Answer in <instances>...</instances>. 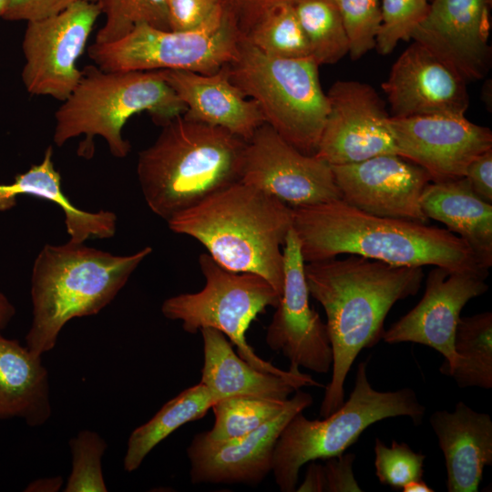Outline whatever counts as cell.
Masks as SVG:
<instances>
[{"instance_id": "obj_1", "label": "cell", "mask_w": 492, "mask_h": 492, "mask_svg": "<svg viewBox=\"0 0 492 492\" xmlns=\"http://www.w3.org/2000/svg\"><path fill=\"white\" fill-rule=\"evenodd\" d=\"M304 275L309 294L325 312L333 350L332 378L320 406L324 418L343 404L347 374L359 353L383 338L390 309L417 293L424 270L350 254L306 262Z\"/></svg>"}, {"instance_id": "obj_2", "label": "cell", "mask_w": 492, "mask_h": 492, "mask_svg": "<svg viewBox=\"0 0 492 492\" xmlns=\"http://www.w3.org/2000/svg\"><path fill=\"white\" fill-rule=\"evenodd\" d=\"M292 210V229L305 263L348 253L400 266L486 270L468 245L448 230L374 216L343 200Z\"/></svg>"}, {"instance_id": "obj_3", "label": "cell", "mask_w": 492, "mask_h": 492, "mask_svg": "<svg viewBox=\"0 0 492 492\" xmlns=\"http://www.w3.org/2000/svg\"><path fill=\"white\" fill-rule=\"evenodd\" d=\"M292 208L241 181L167 220L169 229L200 242L221 267L266 279L280 294L283 246Z\"/></svg>"}, {"instance_id": "obj_4", "label": "cell", "mask_w": 492, "mask_h": 492, "mask_svg": "<svg viewBox=\"0 0 492 492\" xmlns=\"http://www.w3.org/2000/svg\"><path fill=\"white\" fill-rule=\"evenodd\" d=\"M246 140L179 116L138 154L137 174L147 205L169 220L241 180Z\"/></svg>"}, {"instance_id": "obj_5", "label": "cell", "mask_w": 492, "mask_h": 492, "mask_svg": "<svg viewBox=\"0 0 492 492\" xmlns=\"http://www.w3.org/2000/svg\"><path fill=\"white\" fill-rule=\"evenodd\" d=\"M151 252L148 246L130 255H114L71 241L45 245L32 269L26 346L41 355L51 351L67 322L108 306Z\"/></svg>"}, {"instance_id": "obj_6", "label": "cell", "mask_w": 492, "mask_h": 492, "mask_svg": "<svg viewBox=\"0 0 492 492\" xmlns=\"http://www.w3.org/2000/svg\"><path fill=\"white\" fill-rule=\"evenodd\" d=\"M55 113L53 141L62 147L84 135L77 154L89 159L94 153V138H103L110 153L123 159L130 143L122 130L134 115L147 112L161 127L183 115L187 108L160 70L104 71L87 66L83 77Z\"/></svg>"}, {"instance_id": "obj_7", "label": "cell", "mask_w": 492, "mask_h": 492, "mask_svg": "<svg viewBox=\"0 0 492 492\" xmlns=\"http://www.w3.org/2000/svg\"><path fill=\"white\" fill-rule=\"evenodd\" d=\"M231 81L256 101L265 123L306 155H314L329 111L319 65L312 56H268L244 36L227 64Z\"/></svg>"}, {"instance_id": "obj_8", "label": "cell", "mask_w": 492, "mask_h": 492, "mask_svg": "<svg viewBox=\"0 0 492 492\" xmlns=\"http://www.w3.org/2000/svg\"><path fill=\"white\" fill-rule=\"evenodd\" d=\"M425 407L414 390L381 392L370 384L366 363L358 364L348 400L323 420L296 414L282 430L273 451L272 472L282 492L296 490L301 467L316 459L341 456L371 425L389 417L408 416L422 423Z\"/></svg>"}, {"instance_id": "obj_9", "label": "cell", "mask_w": 492, "mask_h": 492, "mask_svg": "<svg viewBox=\"0 0 492 492\" xmlns=\"http://www.w3.org/2000/svg\"><path fill=\"white\" fill-rule=\"evenodd\" d=\"M204 287L196 292L180 293L166 299L162 314L180 321L182 328L196 333L204 328L221 332L239 355L254 368L288 379L302 382L306 386L323 385L300 370H282L257 355L246 340L251 323L267 307H276L280 294L263 277L251 272H238L219 265L207 253L199 257Z\"/></svg>"}, {"instance_id": "obj_10", "label": "cell", "mask_w": 492, "mask_h": 492, "mask_svg": "<svg viewBox=\"0 0 492 492\" xmlns=\"http://www.w3.org/2000/svg\"><path fill=\"white\" fill-rule=\"evenodd\" d=\"M243 30L227 0L199 27L163 30L146 24L109 43H93L90 59L104 71L185 70L212 75L231 62Z\"/></svg>"}, {"instance_id": "obj_11", "label": "cell", "mask_w": 492, "mask_h": 492, "mask_svg": "<svg viewBox=\"0 0 492 492\" xmlns=\"http://www.w3.org/2000/svg\"><path fill=\"white\" fill-rule=\"evenodd\" d=\"M102 15L97 2L79 1L63 11L26 22L21 73L26 91L64 101L83 77L77 63Z\"/></svg>"}, {"instance_id": "obj_12", "label": "cell", "mask_w": 492, "mask_h": 492, "mask_svg": "<svg viewBox=\"0 0 492 492\" xmlns=\"http://www.w3.org/2000/svg\"><path fill=\"white\" fill-rule=\"evenodd\" d=\"M240 181L292 208L342 200L332 166L299 151L267 123L246 142Z\"/></svg>"}, {"instance_id": "obj_13", "label": "cell", "mask_w": 492, "mask_h": 492, "mask_svg": "<svg viewBox=\"0 0 492 492\" xmlns=\"http://www.w3.org/2000/svg\"><path fill=\"white\" fill-rule=\"evenodd\" d=\"M329 111L315 156L331 166L399 155L390 116L374 87L354 80L335 81L326 94Z\"/></svg>"}, {"instance_id": "obj_14", "label": "cell", "mask_w": 492, "mask_h": 492, "mask_svg": "<svg viewBox=\"0 0 492 492\" xmlns=\"http://www.w3.org/2000/svg\"><path fill=\"white\" fill-rule=\"evenodd\" d=\"M304 264L292 227L283 246L282 292L265 341L272 351L290 361L289 369L303 367L327 374L333 364V350L326 323L309 302Z\"/></svg>"}, {"instance_id": "obj_15", "label": "cell", "mask_w": 492, "mask_h": 492, "mask_svg": "<svg viewBox=\"0 0 492 492\" xmlns=\"http://www.w3.org/2000/svg\"><path fill=\"white\" fill-rule=\"evenodd\" d=\"M399 156L422 167L431 181L463 178L469 164L492 149L490 128L465 116L390 118Z\"/></svg>"}, {"instance_id": "obj_16", "label": "cell", "mask_w": 492, "mask_h": 492, "mask_svg": "<svg viewBox=\"0 0 492 492\" xmlns=\"http://www.w3.org/2000/svg\"><path fill=\"white\" fill-rule=\"evenodd\" d=\"M313 402L296 390L285 409L251 433L231 440L213 441L204 432L187 448L193 484H260L272 472L276 441L287 423Z\"/></svg>"}, {"instance_id": "obj_17", "label": "cell", "mask_w": 492, "mask_h": 492, "mask_svg": "<svg viewBox=\"0 0 492 492\" xmlns=\"http://www.w3.org/2000/svg\"><path fill=\"white\" fill-rule=\"evenodd\" d=\"M488 270L454 271L434 266L427 275L420 302L384 331L387 343H414L429 346L444 356L441 367L456 358L454 338L464 306L488 290Z\"/></svg>"}, {"instance_id": "obj_18", "label": "cell", "mask_w": 492, "mask_h": 492, "mask_svg": "<svg viewBox=\"0 0 492 492\" xmlns=\"http://www.w3.org/2000/svg\"><path fill=\"white\" fill-rule=\"evenodd\" d=\"M332 169L347 204L378 217L426 223L420 199L431 179L422 167L399 155H380Z\"/></svg>"}, {"instance_id": "obj_19", "label": "cell", "mask_w": 492, "mask_h": 492, "mask_svg": "<svg viewBox=\"0 0 492 492\" xmlns=\"http://www.w3.org/2000/svg\"><path fill=\"white\" fill-rule=\"evenodd\" d=\"M492 0H431L411 39L467 81L486 77L491 67Z\"/></svg>"}, {"instance_id": "obj_20", "label": "cell", "mask_w": 492, "mask_h": 492, "mask_svg": "<svg viewBox=\"0 0 492 492\" xmlns=\"http://www.w3.org/2000/svg\"><path fill=\"white\" fill-rule=\"evenodd\" d=\"M392 118L465 116L466 81L414 41L395 60L382 84Z\"/></svg>"}, {"instance_id": "obj_21", "label": "cell", "mask_w": 492, "mask_h": 492, "mask_svg": "<svg viewBox=\"0 0 492 492\" xmlns=\"http://www.w3.org/2000/svg\"><path fill=\"white\" fill-rule=\"evenodd\" d=\"M185 104L183 116L192 121L222 128L248 141L265 123L255 100L230 79L227 65L212 75L185 70H160Z\"/></svg>"}, {"instance_id": "obj_22", "label": "cell", "mask_w": 492, "mask_h": 492, "mask_svg": "<svg viewBox=\"0 0 492 492\" xmlns=\"http://www.w3.org/2000/svg\"><path fill=\"white\" fill-rule=\"evenodd\" d=\"M444 455L449 492H477L486 466H492V420L459 401L455 410L429 418Z\"/></svg>"}, {"instance_id": "obj_23", "label": "cell", "mask_w": 492, "mask_h": 492, "mask_svg": "<svg viewBox=\"0 0 492 492\" xmlns=\"http://www.w3.org/2000/svg\"><path fill=\"white\" fill-rule=\"evenodd\" d=\"M203 340L201 380L213 404L231 396H255L286 401L302 386V382L288 379L254 368L236 354L231 343L213 328L200 331Z\"/></svg>"}, {"instance_id": "obj_24", "label": "cell", "mask_w": 492, "mask_h": 492, "mask_svg": "<svg viewBox=\"0 0 492 492\" xmlns=\"http://www.w3.org/2000/svg\"><path fill=\"white\" fill-rule=\"evenodd\" d=\"M420 205L427 219L444 223L468 245L479 267H491L492 203L479 198L466 177L430 181L422 193Z\"/></svg>"}, {"instance_id": "obj_25", "label": "cell", "mask_w": 492, "mask_h": 492, "mask_svg": "<svg viewBox=\"0 0 492 492\" xmlns=\"http://www.w3.org/2000/svg\"><path fill=\"white\" fill-rule=\"evenodd\" d=\"M41 356L0 328V419L16 417L30 426L49 419V378Z\"/></svg>"}, {"instance_id": "obj_26", "label": "cell", "mask_w": 492, "mask_h": 492, "mask_svg": "<svg viewBox=\"0 0 492 492\" xmlns=\"http://www.w3.org/2000/svg\"><path fill=\"white\" fill-rule=\"evenodd\" d=\"M49 146L42 161L18 174L8 184H0V211L16 205L18 195H29L58 205L64 211L65 224L71 241L85 242L88 239H109L115 235L117 216L109 210L90 212L74 206L64 194L61 176L52 160Z\"/></svg>"}, {"instance_id": "obj_27", "label": "cell", "mask_w": 492, "mask_h": 492, "mask_svg": "<svg viewBox=\"0 0 492 492\" xmlns=\"http://www.w3.org/2000/svg\"><path fill=\"white\" fill-rule=\"evenodd\" d=\"M212 405L210 391L200 382L168 401L151 419L130 434L124 469L137 470L157 445L183 425L202 418Z\"/></svg>"}, {"instance_id": "obj_28", "label": "cell", "mask_w": 492, "mask_h": 492, "mask_svg": "<svg viewBox=\"0 0 492 492\" xmlns=\"http://www.w3.org/2000/svg\"><path fill=\"white\" fill-rule=\"evenodd\" d=\"M454 363L440 366L461 387L492 388V313L460 317L454 338Z\"/></svg>"}, {"instance_id": "obj_29", "label": "cell", "mask_w": 492, "mask_h": 492, "mask_svg": "<svg viewBox=\"0 0 492 492\" xmlns=\"http://www.w3.org/2000/svg\"><path fill=\"white\" fill-rule=\"evenodd\" d=\"M293 6L318 65L335 64L349 51L347 35L333 0H295Z\"/></svg>"}, {"instance_id": "obj_30", "label": "cell", "mask_w": 492, "mask_h": 492, "mask_svg": "<svg viewBox=\"0 0 492 492\" xmlns=\"http://www.w3.org/2000/svg\"><path fill=\"white\" fill-rule=\"evenodd\" d=\"M245 37L264 54L281 58L311 56L309 44L292 3L275 5L261 13Z\"/></svg>"}, {"instance_id": "obj_31", "label": "cell", "mask_w": 492, "mask_h": 492, "mask_svg": "<svg viewBox=\"0 0 492 492\" xmlns=\"http://www.w3.org/2000/svg\"><path fill=\"white\" fill-rule=\"evenodd\" d=\"M288 400L244 395L221 399L212 405L214 425L204 433L213 441L244 436L280 415L285 409Z\"/></svg>"}, {"instance_id": "obj_32", "label": "cell", "mask_w": 492, "mask_h": 492, "mask_svg": "<svg viewBox=\"0 0 492 492\" xmlns=\"http://www.w3.org/2000/svg\"><path fill=\"white\" fill-rule=\"evenodd\" d=\"M105 22L96 35L95 43L117 41L135 26L146 24L170 30L166 0H97Z\"/></svg>"}, {"instance_id": "obj_33", "label": "cell", "mask_w": 492, "mask_h": 492, "mask_svg": "<svg viewBox=\"0 0 492 492\" xmlns=\"http://www.w3.org/2000/svg\"><path fill=\"white\" fill-rule=\"evenodd\" d=\"M72 469L65 492L108 491L102 472L106 441L95 431L81 430L69 441Z\"/></svg>"}, {"instance_id": "obj_34", "label": "cell", "mask_w": 492, "mask_h": 492, "mask_svg": "<svg viewBox=\"0 0 492 492\" xmlns=\"http://www.w3.org/2000/svg\"><path fill=\"white\" fill-rule=\"evenodd\" d=\"M431 0H381V23L375 48L390 54L400 41L411 39L414 29L425 17Z\"/></svg>"}, {"instance_id": "obj_35", "label": "cell", "mask_w": 492, "mask_h": 492, "mask_svg": "<svg viewBox=\"0 0 492 492\" xmlns=\"http://www.w3.org/2000/svg\"><path fill=\"white\" fill-rule=\"evenodd\" d=\"M344 26L348 54L356 60L375 48L381 23V0H333Z\"/></svg>"}, {"instance_id": "obj_36", "label": "cell", "mask_w": 492, "mask_h": 492, "mask_svg": "<svg viewBox=\"0 0 492 492\" xmlns=\"http://www.w3.org/2000/svg\"><path fill=\"white\" fill-rule=\"evenodd\" d=\"M374 454L375 475L381 484L397 490L423 478L425 456L415 452L407 444L392 440L389 447L376 438Z\"/></svg>"}, {"instance_id": "obj_37", "label": "cell", "mask_w": 492, "mask_h": 492, "mask_svg": "<svg viewBox=\"0 0 492 492\" xmlns=\"http://www.w3.org/2000/svg\"><path fill=\"white\" fill-rule=\"evenodd\" d=\"M226 0H166L170 30L185 31L202 25Z\"/></svg>"}, {"instance_id": "obj_38", "label": "cell", "mask_w": 492, "mask_h": 492, "mask_svg": "<svg viewBox=\"0 0 492 492\" xmlns=\"http://www.w3.org/2000/svg\"><path fill=\"white\" fill-rule=\"evenodd\" d=\"M355 456L352 453L325 459L322 465L324 491L327 492H361L362 489L354 478L353 463Z\"/></svg>"}, {"instance_id": "obj_39", "label": "cell", "mask_w": 492, "mask_h": 492, "mask_svg": "<svg viewBox=\"0 0 492 492\" xmlns=\"http://www.w3.org/2000/svg\"><path fill=\"white\" fill-rule=\"evenodd\" d=\"M79 1L97 0H9L3 16L9 21H32L56 15Z\"/></svg>"}, {"instance_id": "obj_40", "label": "cell", "mask_w": 492, "mask_h": 492, "mask_svg": "<svg viewBox=\"0 0 492 492\" xmlns=\"http://www.w3.org/2000/svg\"><path fill=\"white\" fill-rule=\"evenodd\" d=\"M465 177L479 198L492 203V149L480 154L469 164Z\"/></svg>"}, {"instance_id": "obj_41", "label": "cell", "mask_w": 492, "mask_h": 492, "mask_svg": "<svg viewBox=\"0 0 492 492\" xmlns=\"http://www.w3.org/2000/svg\"><path fill=\"white\" fill-rule=\"evenodd\" d=\"M298 492H323L324 485L322 474V465L311 463L302 483L296 487Z\"/></svg>"}, {"instance_id": "obj_42", "label": "cell", "mask_w": 492, "mask_h": 492, "mask_svg": "<svg viewBox=\"0 0 492 492\" xmlns=\"http://www.w3.org/2000/svg\"><path fill=\"white\" fill-rule=\"evenodd\" d=\"M238 7H241L256 18L270 7L282 3H293L295 0H229ZM256 20V19H255ZM254 20V21H255ZM253 21V22H254Z\"/></svg>"}, {"instance_id": "obj_43", "label": "cell", "mask_w": 492, "mask_h": 492, "mask_svg": "<svg viewBox=\"0 0 492 492\" xmlns=\"http://www.w3.org/2000/svg\"><path fill=\"white\" fill-rule=\"evenodd\" d=\"M63 484V479L60 477L42 478L32 481L26 487L25 491L33 492H54L58 491Z\"/></svg>"}, {"instance_id": "obj_44", "label": "cell", "mask_w": 492, "mask_h": 492, "mask_svg": "<svg viewBox=\"0 0 492 492\" xmlns=\"http://www.w3.org/2000/svg\"><path fill=\"white\" fill-rule=\"evenodd\" d=\"M15 314V306L4 293L0 292V328L2 330L8 325Z\"/></svg>"}, {"instance_id": "obj_45", "label": "cell", "mask_w": 492, "mask_h": 492, "mask_svg": "<svg viewBox=\"0 0 492 492\" xmlns=\"http://www.w3.org/2000/svg\"><path fill=\"white\" fill-rule=\"evenodd\" d=\"M403 492H433L432 489L423 479L414 480L405 484L402 487Z\"/></svg>"}, {"instance_id": "obj_46", "label": "cell", "mask_w": 492, "mask_h": 492, "mask_svg": "<svg viewBox=\"0 0 492 492\" xmlns=\"http://www.w3.org/2000/svg\"><path fill=\"white\" fill-rule=\"evenodd\" d=\"M9 0H0V17L3 18L7 6H8Z\"/></svg>"}]
</instances>
